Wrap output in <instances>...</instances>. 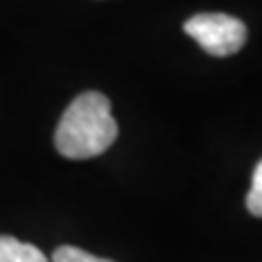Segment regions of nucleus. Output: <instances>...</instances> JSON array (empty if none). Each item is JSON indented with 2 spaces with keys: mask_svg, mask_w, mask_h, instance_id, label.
I'll use <instances>...</instances> for the list:
<instances>
[{
  "mask_svg": "<svg viewBox=\"0 0 262 262\" xmlns=\"http://www.w3.org/2000/svg\"><path fill=\"white\" fill-rule=\"evenodd\" d=\"M0 262H48V258L35 245L13 236H0Z\"/></svg>",
  "mask_w": 262,
  "mask_h": 262,
  "instance_id": "obj_3",
  "label": "nucleus"
},
{
  "mask_svg": "<svg viewBox=\"0 0 262 262\" xmlns=\"http://www.w3.org/2000/svg\"><path fill=\"white\" fill-rule=\"evenodd\" d=\"M245 203H247V210L251 212L253 216L262 219V160L258 162L256 170H253L251 188L247 192V199H245Z\"/></svg>",
  "mask_w": 262,
  "mask_h": 262,
  "instance_id": "obj_5",
  "label": "nucleus"
},
{
  "mask_svg": "<svg viewBox=\"0 0 262 262\" xmlns=\"http://www.w3.org/2000/svg\"><path fill=\"white\" fill-rule=\"evenodd\" d=\"M184 31L203 51L214 57L238 53L247 42V27L227 13H196L184 24Z\"/></svg>",
  "mask_w": 262,
  "mask_h": 262,
  "instance_id": "obj_2",
  "label": "nucleus"
},
{
  "mask_svg": "<svg viewBox=\"0 0 262 262\" xmlns=\"http://www.w3.org/2000/svg\"><path fill=\"white\" fill-rule=\"evenodd\" d=\"M53 262H114V260L92 256V253H88L79 247H72V245H61V247L55 249Z\"/></svg>",
  "mask_w": 262,
  "mask_h": 262,
  "instance_id": "obj_4",
  "label": "nucleus"
},
{
  "mask_svg": "<svg viewBox=\"0 0 262 262\" xmlns=\"http://www.w3.org/2000/svg\"><path fill=\"white\" fill-rule=\"evenodd\" d=\"M118 138L110 98L83 92L68 105L55 129V146L68 160H90L110 149Z\"/></svg>",
  "mask_w": 262,
  "mask_h": 262,
  "instance_id": "obj_1",
  "label": "nucleus"
}]
</instances>
